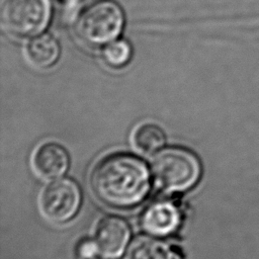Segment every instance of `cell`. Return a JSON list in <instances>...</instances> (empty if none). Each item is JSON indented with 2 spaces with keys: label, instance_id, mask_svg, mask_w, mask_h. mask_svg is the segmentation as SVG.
Instances as JSON below:
<instances>
[{
  "label": "cell",
  "instance_id": "cell-1",
  "mask_svg": "<svg viewBox=\"0 0 259 259\" xmlns=\"http://www.w3.org/2000/svg\"><path fill=\"white\" fill-rule=\"evenodd\" d=\"M91 190L102 203L128 208L141 203L149 193L150 172L136 156L123 153L102 158L91 171Z\"/></svg>",
  "mask_w": 259,
  "mask_h": 259
},
{
  "label": "cell",
  "instance_id": "cell-2",
  "mask_svg": "<svg viewBox=\"0 0 259 259\" xmlns=\"http://www.w3.org/2000/svg\"><path fill=\"white\" fill-rule=\"evenodd\" d=\"M156 185L166 192H181L196 184L201 174L197 157L190 151L171 147L157 153L151 163Z\"/></svg>",
  "mask_w": 259,
  "mask_h": 259
},
{
  "label": "cell",
  "instance_id": "cell-3",
  "mask_svg": "<svg viewBox=\"0 0 259 259\" xmlns=\"http://www.w3.org/2000/svg\"><path fill=\"white\" fill-rule=\"evenodd\" d=\"M123 26L119 6L109 0H100L86 6L75 22V33L89 47H100L113 41Z\"/></svg>",
  "mask_w": 259,
  "mask_h": 259
},
{
  "label": "cell",
  "instance_id": "cell-4",
  "mask_svg": "<svg viewBox=\"0 0 259 259\" xmlns=\"http://www.w3.org/2000/svg\"><path fill=\"white\" fill-rule=\"evenodd\" d=\"M51 12V0H6L2 23L15 36H32L47 27Z\"/></svg>",
  "mask_w": 259,
  "mask_h": 259
},
{
  "label": "cell",
  "instance_id": "cell-5",
  "mask_svg": "<svg viewBox=\"0 0 259 259\" xmlns=\"http://www.w3.org/2000/svg\"><path fill=\"white\" fill-rule=\"evenodd\" d=\"M80 203V189L70 179H59L49 183L39 196L41 213L49 221L58 224L71 220Z\"/></svg>",
  "mask_w": 259,
  "mask_h": 259
},
{
  "label": "cell",
  "instance_id": "cell-6",
  "mask_svg": "<svg viewBox=\"0 0 259 259\" xmlns=\"http://www.w3.org/2000/svg\"><path fill=\"white\" fill-rule=\"evenodd\" d=\"M131 237V230L124 220L106 215L98 221L94 231V241L100 254L106 258L119 257Z\"/></svg>",
  "mask_w": 259,
  "mask_h": 259
},
{
  "label": "cell",
  "instance_id": "cell-7",
  "mask_svg": "<svg viewBox=\"0 0 259 259\" xmlns=\"http://www.w3.org/2000/svg\"><path fill=\"white\" fill-rule=\"evenodd\" d=\"M181 212L171 200L160 199L152 202L141 218L142 228L153 236H168L174 233L180 224Z\"/></svg>",
  "mask_w": 259,
  "mask_h": 259
},
{
  "label": "cell",
  "instance_id": "cell-8",
  "mask_svg": "<svg viewBox=\"0 0 259 259\" xmlns=\"http://www.w3.org/2000/svg\"><path fill=\"white\" fill-rule=\"evenodd\" d=\"M32 166L37 175L49 179L57 178L67 171L69 156L66 149L60 144L44 143L33 153Z\"/></svg>",
  "mask_w": 259,
  "mask_h": 259
},
{
  "label": "cell",
  "instance_id": "cell-9",
  "mask_svg": "<svg viewBox=\"0 0 259 259\" xmlns=\"http://www.w3.org/2000/svg\"><path fill=\"white\" fill-rule=\"evenodd\" d=\"M59 45L50 34H42L33 38L27 47V54L30 61L39 68L53 66L59 58Z\"/></svg>",
  "mask_w": 259,
  "mask_h": 259
},
{
  "label": "cell",
  "instance_id": "cell-10",
  "mask_svg": "<svg viewBox=\"0 0 259 259\" xmlns=\"http://www.w3.org/2000/svg\"><path fill=\"white\" fill-rule=\"evenodd\" d=\"M133 143L136 149L143 154H153L165 144V134L157 124L143 123L135 130Z\"/></svg>",
  "mask_w": 259,
  "mask_h": 259
},
{
  "label": "cell",
  "instance_id": "cell-11",
  "mask_svg": "<svg viewBox=\"0 0 259 259\" xmlns=\"http://www.w3.org/2000/svg\"><path fill=\"white\" fill-rule=\"evenodd\" d=\"M127 259H173V255L165 243L152 238H141L131 246Z\"/></svg>",
  "mask_w": 259,
  "mask_h": 259
},
{
  "label": "cell",
  "instance_id": "cell-12",
  "mask_svg": "<svg viewBox=\"0 0 259 259\" xmlns=\"http://www.w3.org/2000/svg\"><path fill=\"white\" fill-rule=\"evenodd\" d=\"M132 57L131 46L125 40H113L103 50V58L107 65L113 68L125 66Z\"/></svg>",
  "mask_w": 259,
  "mask_h": 259
},
{
  "label": "cell",
  "instance_id": "cell-13",
  "mask_svg": "<svg viewBox=\"0 0 259 259\" xmlns=\"http://www.w3.org/2000/svg\"><path fill=\"white\" fill-rule=\"evenodd\" d=\"M98 251L94 240L83 239L76 246V254L82 259H91Z\"/></svg>",
  "mask_w": 259,
  "mask_h": 259
},
{
  "label": "cell",
  "instance_id": "cell-14",
  "mask_svg": "<svg viewBox=\"0 0 259 259\" xmlns=\"http://www.w3.org/2000/svg\"><path fill=\"white\" fill-rule=\"evenodd\" d=\"M91 259H92V258H91Z\"/></svg>",
  "mask_w": 259,
  "mask_h": 259
}]
</instances>
